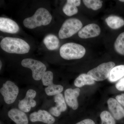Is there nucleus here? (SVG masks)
Instances as JSON below:
<instances>
[{"label":"nucleus","instance_id":"obj_27","mask_svg":"<svg viewBox=\"0 0 124 124\" xmlns=\"http://www.w3.org/2000/svg\"><path fill=\"white\" fill-rule=\"evenodd\" d=\"M76 124H95L93 120L87 119L83 120Z\"/></svg>","mask_w":124,"mask_h":124},{"label":"nucleus","instance_id":"obj_3","mask_svg":"<svg viewBox=\"0 0 124 124\" xmlns=\"http://www.w3.org/2000/svg\"><path fill=\"white\" fill-rule=\"evenodd\" d=\"M85 48L84 46L73 42L63 45L60 49V56L66 60L79 59L84 56Z\"/></svg>","mask_w":124,"mask_h":124},{"label":"nucleus","instance_id":"obj_17","mask_svg":"<svg viewBox=\"0 0 124 124\" xmlns=\"http://www.w3.org/2000/svg\"><path fill=\"white\" fill-rule=\"evenodd\" d=\"M43 42L46 48L49 50H54L58 49L59 46L58 38L53 34H49L46 36L43 40Z\"/></svg>","mask_w":124,"mask_h":124},{"label":"nucleus","instance_id":"obj_15","mask_svg":"<svg viewBox=\"0 0 124 124\" xmlns=\"http://www.w3.org/2000/svg\"><path fill=\"white\" fill-rule=\"evenodd\" d=\"M54 102L56 106L52 107L50 109V114L56 117L59 116L62 112L66 110L67 107L63 95L62 93L54 95Z\"/></svg>","mask_w":124,"mask_h":124},{"label":"nucleus","instance_id":"obj_4","mask_svg":"<svg viewBox=\"0 0 124 124\" xmlns=\"http://www.w3.org/2000/svg\"><path fill=\"white\" fill-rule=\"evenodd\" d=\"M82 23L77 19H69L64 22L59 32L61 39H66L72 36L82 28Z\"/></svg>","mask_w":124,"mask_h":124},{"label":"nucleus","instance_id":"obj_29","mask_svg":"<svg viewBox=\"0 0 124 124\" xmlns=\"http://www.w3.org/2000/svg\"><path fill=\"white\" fill-rule=\"evenodd\" d=\"M1 67H2V62L0 61V69H1Z\"/></svg>","mask_w":124,"mask_h":124},{"label":"nucleus","instance_id":"obj_24","mask_svg":"<svg viewBox=\"0 0 124 124\" xmlns=\"http://www.w3.org/2000/svg\"><path fill=\"white\" fill-rule=\"evenodd\" d=\"M62 10L64 13L68 16H72L78 12L77 7L67 2L63 8Z\"/></svg>","mask_w":124,"mask_h":124},{"label":"nucleus","instance_id":"obj_14","mask_svg":"<svg viewBox=\"0 0 124 124\" xmlns=\"http://www.w3.org/2000/svg\"><path fill=\"white\" fill-rule=\"evenodd\" d=\"M19 27L17 23L8 18H0V31L4 32L17 33Z\"/></svg>","mask_w":124,"mask_h":124},{"label":"nucleus","instance_id":"obj_12","mask_svg":"<svg viewBox=\"0 0 124 124\" xmlns=\"http://www.w3.org/2000/svg\"><path fill=\"white\" fill-rule=\"evenodd\" d=\"M79 88L67 89L64 92V97L67 104L72 109L76 110L78 107L77 98L80 94Z\"/></svg>","mask_w":124,"mask_h":124},{"label":"nucleus","instance_id":"obj_5","mask_svg":"<svg viewBox=\"0 0 124 124\" xmlns=\"http://www.w3.org/2000/svg\"><path fill=\"white\" fill-rule=\"evenodd\" d=\"M21 64L23 67L31 69L32 71V77L35 80L41 79L46 72L45 65L38 60L30 58L25 59L22 61Z\"/></svg>","mask_w":124,"mask_h":124},{"label":"nucleus","instance_id":"obj_28","mask_svg":"<svg viewBox=\"0 0 124 124\" xmlns=\"http://www.w3.org/2000/svg\"><path fill=\"white\" fill-rule=\"evenodd\" d=\"M67 2L74 5L76 7L79 6L80 5L81 0H68Z\"/></svg>","mask_w":124,"mask_h":124},{"label":"nucleus","instance_id":"obj_18","mask_svg":"<svg viewBox=\"0 0 124 124\" xmlns=\"http://www.w3.org/2000/svg\"><path fill=\"white\" fill-rule=\"evenodd\" d=\"M124 76V65H119L114 67L111 70L108 80L111 82H115Z\"/></svg>","mask_w":124,"mask_h":124},{"label":"nucleus","instance_id":"obj_6","mask_svg":"<svg viewBox=\"0 0 124 124\" xmlns=\"http://www.w3.org/2000/svg\"><path fill=\"white\" fill-rule=\"evenodd\" d=\"M115 64L113 62L104 63L88 72L87 74L94 80L101 81L108 78Z\"/></svg>","mask_w":124,"mask_h":124},{"label":"nucleus","instance_id":"obj_11","mask_svg":"<svg viewBox=\"0 0 124 124\" xmlns=\"http://www.w3.org/2000/svg\"><path fill=\"white\" fill-rule=\"evenodd\" d=\"M100 32L99 26L95 23H91L81 28L78 32V35L80 38L87 39L96 37L99 35Z\"/></svg>","mask_w":124,"mask_h":124},{"label":"nucleus","instance_id":"obj_23","mask_svg":"<svg viewBox=\"0 0 124 124\" xmlns=\"http://www.w3.org/2000/svg\"><path fill=\"white\" fill-rule=\"evenodd\" d=\"M100 117L101 120V124H116L115 118L108 111H104L102 112Z\"/></svg>","mask_w":124,"mask_h":124},{"label":"nucleus","instance_id":"obj_19","mask_svg":"<svg viewBox=\"0 0 124 124\" xmlns=\"http://www.w3.org/2000/svg\"><path fill=\"white\" fill-rule=\"evenodd\" d=\"M95 81L88 74L83 73L79 76L74 81V85L77 87H82L85 85L94 84Z\"/></svg>","mask_w":124,"mask_h":124},{"label":"nucleus","instance_id":"obj_7","mask_svg":"<svg viewBox=\"0 0 124 124\" xmlns=\"http://www.w3.org/2000/svg\"><path fill=\"white\" fill-rule=\"evenodd\" d=\"M53 77V72L48 71L45 72L41 79L43 85L48 86L45 89V91L48 96L55 95L61 93L63 90V88L62 85L54 84Z\"/></svg>","mask_w":124,"mask_h":124},{"label":"nucleus","instance_id":"obj_10","mask_svg":"<svg viewBox=\"0 0 124 124\" xmlns=\"http://www.w3.org/2000/svg\"><path fill=\"white\" fill-rule=\"evenodd\" d=\"M31 122H41L48 124H53L55 119L51 114L44 110H39L38 112L31 113L29 116Z\"/></svg>","mask_w":124,"mask_h":124},{"label":"nucleus","instance_id":"obj_25","mask_svg":"<svg viewBox=\"0 0 124 124\" xmlns=\"http://www.w3.org/2000/svg\"><path fill=\"white\" fill-rule=\"evenodd\" d=\"M116 86L119 91H124V77L117 82Z\"/></svg>","mask_w":124,"mask_h":124},{"label":"nucleus","instance_id":"obj_13","mask_svg":"<svg viewBox=\"0 0 124 124\" xmlns=\"http://www.w3.org/2000/svg\"><path fill=\"white\" fill-rule=\"evenodd\" d=\"M108 109L116 120L121 119L124 117V109L116 99L110 98L107 101Z\"/></svg>","mask_w":124,"mask_h":124},{"label":"nucleus","instance_id":"obj_21","mask_svg":"<svg viewBox=\"0 0 124 124\" xmlns=\"http://www.w3.org/2000/svg\"><path fill=\"white\" fill-rule=\"evenodd\" d=\"M114 47L118 53L124 55V32H122L117 37L115 42Z\"/></svg>","mask_w":124,"mask_h":124},{"label":"nucleus","instance_id":"obj_2","mask_svg":"<svg viewBox=\"0 0 124 124\" xmlns=\"http://www.w3.org/2000/svg\"><path fill=\"white\" fill-rule=\"evenodd\" d=\"M52 17L47 10L40 8L32 17L26 18L23 21V25L27 28L33 29L37 27L46 26L50 23Z\"/></svg>","mask_w":124,"mask_h":124},{"label":"nucleus","instance_id":"obj_1","mask_svg":"<svg viewBox=\"0 0 124 124\" xmlns=\"http://www.w3.org/2000/svg\"><path fill=\"white\" fill-rule=\"evenodd\" d=\"M0 45L3 50L10 54H26L30 49V46L24 40L14 37H5L1 40Z\"/></svg>","mask_w":124,"mask_h":124},{"label":"nucleus","instance_id":"obj_20","mask_svg":"<svg viewBox=\"0 0 124 124\" xmlns=\"http://www.w3.org/2000/svg\"><path fill=\"white\" fill-rule=\"evenodd\" d=\"M106 22L112 29H119L124 25V20L122 18L116 16H111L107 18Z\"/></svg>","mask_w":124,"mask_h":124},{"label":"nucleus","instance_id":"obj_8","mask_svg":"<svg viewBox=\"0 0 124 124\" xmlns=\"http://www.w3.org/2000/svg\"><path fill=\"white\" fill-rule=\"evenodd\" d=\"M0 92L6 103L11 104L16 100L18 94L19 89L13 82L8 81L3 84Z\"/></svg>","mask_w":124,"mask_h":124},{"label":"nucleus","instance_id":"obj_26","mask_svg":"<svg viewBox=\"0 0 124 124\" xmlns=\"http://www.w3.org/2000/svg\"><path fill=\"white\" fill-rule=\"evenodd\" d=\"M116 98L120 104L124 107V93L117 95Z\"/></svg>","mask_w":124,"mask_h":124},{"label":"nucleus","instance_id":"obj_16","mask_svg":"<svg viewBox=\"0 0 124 124\" xmlns=\"http://www.w3.org/2000/svg\"><path fill=\"white\" fill-rule=\"evenodd\" d=\"M8 116L16 124H28V120L24 112L17 108H13L9 111Z\"/></svg>","mask_w":124,"mask_h":124},{"label":"nucleus","instance_id":"obj_9","mask_svg":"<svg viewBox=\"0 0 124 124\" xmlns=\"http://www.w3.org/2000/svg\"><path fill=\"white\" fill-rule=\"evenodd\" d=\"M36 92L33 89H29L27 91L24 99L21 100L18 104L19 108L20 110L25 112H28L31 110V108L35 107L36 102L33 99L35 97Z\"/></svg>","mask_w":124,"mask_h":124},{"label":"nucleus","instance_id":"obj_22","mask_svg":"<svg viewBox=\"0 0 124 124\" xmlns=\"http://www.w3.org/2000/svg\"><path fill=\"white\" fill-rule=\"evenodd\" d=\"M83 1L87 8L93 10H97L102 6V1L100 0H84Z\"/></svg>","mask_w":124,"mask_h":124},{"label":"nucleus","instance_id":"obj_30","mask_svg":"<svg viewBox=\"0 0 124 124\" xmlns=\"http://www.w3.org/2000/svg\"><path fill=\"white\" fill-rule=\"evenodd\" d=\"M119 1H121V2H124V0H120Z\"/></svg>","mask_w":124,"mask_h":124}]
</instances>
